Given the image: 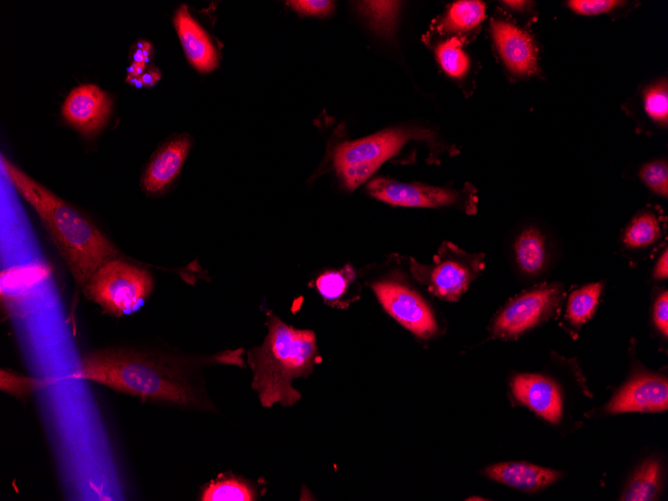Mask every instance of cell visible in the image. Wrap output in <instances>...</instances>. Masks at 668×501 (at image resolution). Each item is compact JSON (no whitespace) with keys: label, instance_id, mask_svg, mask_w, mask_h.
<instances>
[{"label":"cell","instance_id":"cell-1","mask_svg":"<svg viewBox=\"0 0 668 501\" xmlns=\"http://www.w3.org/2000/svg\"><path fill=\"white\" fill-rule=\"evenodd\" d=\"M241 362L240 350L190 357L142 347L110 346L85 352L71 377L97 383L143 401L213 410L200 368L212 363Z\"/></svg>","mask_w":668,"mask_h":501},{"label":"cell","instance_id":"cell-2","mask_svg":"<svg viewBox=\"0 0 668 501\" xmlns=\"http://www.w3.org/2000/svg\"><path fill=\"white\" fill-rule=\"evenodd\" d=\"M1 165L13 187L35 210L79 288H83L100 266L119 256L117 247L70 203L4 155Z\"/></svg>","mask_w":668,"mask_h":501},{"label":"cell","instance_id":"cell-3","mask_svg":"<svg viewBox=\"0 0 668 501\" xmlns=\"http://www.w3.org/2000/svg\"><path fill=\"white\" fill-rule=\"evenodd\" d=\"M267 327L262 345L248 352L252 388L264 407L275 403L291 406L301 397L292 380L307 376L316 361L315 334L289 326L274 314L268 315Z\"/></svg>","mask_w":668,"mask_h":501},{"label":"cell","instance_id":"cell-4","mask_svg":"<svg viewBox=\"0 0 668 501\" xmlns=\"http://www.w3.org/2000/svg\"><path fill=\"white\" fill-rule=\"evenodd\" d=\"M153 286L147 269L116 257L100 266L81 290L105 314L119 318L146 299Z\"/></svg>","mask_w":668,"mask_h":501},{"label":"cell","instance_id":"cell-5","mask_svg":"<svg viewBox=\"0 0 668 501\" xmlns=\"http://www.w3.org/2000/svg\"><path fill=\"white\" fill-rule=\"evenodd\" d=\"M431 131L395 128L337 146L334 167L348 190L364 183L385 161L396 155L410 140H430Z\"/></svg>","mask_w":668,"mask_h":501},{"label":"cell","instance_id":"cell-6","mask_svg":"<svg viewBox=\"0 0 668 501\" xmlns=\"http://www.w3.org/2000/svg\"><path fill=\"white\" fill-rule=\"evenodd\" d=\"M484 265V253H469L448 241L442 243L432 264L410 261L413 277L435 296L447 301L458 300Z\"/></svg>","mask_w":668,"mask_h":501},{"label":"cell","instance_id":"cell-7","mask_svg":"<svg viewBox=\"0 0 668 501\" xmlns=\"http://www.w3.org/2000/svg\"><path fill=\"white\" fill-rule=\"evenodd\" d=\"M563 288L548 283L525 291L510 300L497 315L492 333L503 339H515L551 318L559 307Z\"/></svg>","mask_w":668,"mask_h":501},{"label":"cell","instance_id":"cell-8","mask_svg":"<svg viewBox=\"0 0 668 501\" xmlns=\"http://www.w3.org/2000/svg\"><path fill=\"white\" fill-rule=\"evenodd\" d=\"M367 190L372 197L382 202L404 207L459 206L471 211L474 205L470 193L419 183H402L387 178L370 181Z\"/></svg>","mask_w":668,"mask_h":501},{"label":"cell","instance_id":"cell-9","mask_svg":"<svg viewBox=\"0 0 668 501\" xmlns=\"http://www.w3.org/2000/svg\"><path fill=\"white\" fill-rule=\"evenodd\" d=\"M618 245L630 262L655 256L667 245V217L663 210L653 205L639 210L621 230Z\"/></svg>","mask_w":668,"mask_h":501},{"label":"cell","instance_id":"cell-10","mask_svg":"<svg viewBox=\"0 0 668 501\" xmlns=\"http://www.w3.org/2000/svg\"><path fill=\"white\" fill-rule=\"evenodd\" d=\"M373 290L386 312L416 336L427 339L437 332L432 311L413 290L394 282L375 283Z\"/></svg>","mask_w":668,"mask_h":501},{"label":"cell","instance_id":"cell-11","mask_svg":"<svg viewBox=\"0 0 668 501\" xmlns=\"http://www.w3.org/2000/svg\"><path fill=\"white\" fill-rule=\"evenodd\" d=\"M111 97L95 84H82L67 95L63 118L84 137H93L106 125L112 112Z\"/></svg>","mask_w":668,"mask_h":501},{"label":"cell","instance_id":"cell-12","mask_svg":"<svg viewBox=\"0 0 668 501\" xmlns=\"http://www.w3.org/2000/svg\"><path fill=\"white\" fill-rule=\"evenodd\" d=\"M192 139L187 134L174 136L152 155L141 176V188L147 195L163 193L179 175Z\"/></svg>","mask_w":668,"mask_h":501},{"label":"cell","instance_id":"cell-13","mask_svg":"<svg viewBox=\"0 0 668 501\" xmlns=\"http://www.w3.org/2000/svg\"><path fill=\"white\" fill-rule=\"evenodd\" d=\"M668 408L667 379L640 375L625 385L607 406L609 413L653 412Z\"/></svg>","mask_w":668,"mask_h":501},{"label":"cell","instance_id":"cell-14","mask_svg":"<svg viewBox=\"0 0 668 501\" xmlns=\"http://www.w3.org/2000/svg\"><path fill=\"white\" fill-rule=\"evenodd\" d=\"M491 28L496 48L509 71L518 76L533 74L537 51L529 34L505 20H493Z\"/></svg>","mask_w":668,"mask_h":501},{"label":"cell","instance_id":"cell-15","mask_svg":"<svg viewBox=\"0 0 668 501\" xmlns=\"http://www.w3.org/2000/svg\"><path fill=\"white\" fill-rule=\"evenodd\" d=\"M173 24L188 62L200 73L218 67V55L207 32L191 16L185 4L175 12Z\"/></svg>","mask_w":668,"mask_h":501},{"label":"cell","instance_id":"cell-16","mask_svg":"<svg viewBox=\"0 0 668 501\" xmlns=\"http://www.w3.org/2000/svg\"><path fill=\"white\" fill-rule=\"evenodd\" d=\"M514 396L532 411L551 423H557L562 412V401L557 386L548 378L535 374H521L512 382Z\"/></svg>","mask_w":668,"mask_h":501},{"label":"cell","instance_id":"cell-17","mask_svg":"<svg viewBox=\"0 0 668 501\" xmlns=\"http://www.w3.org/2000/svg\"><path fill=\"white\" fill-rule=\"evenodd\" d=\"M513 254L519 271L525 276L536 277L549 267L554 249L548 235L540 227L529 225L516 236Z\"/></svg>","mask_w":668,"mask_h":501},{"label":"cell","instance_id":"cell-18","mask_svg":"<svg viewBox=\"0 0 668 501\" xmlns=\"http://www.w3.org/2000/svg\"><path fill=\"white\" fill-rule=\"evenodd\" d=\"M486 474L497 482L528 492L544 488L561 477L556 470L525 462L498 463L489 466Z\"/></svg>","mask_w":668,"mask_h":501},{"label":"cell","instance_id":"cell-19","mask_svg":"<svg viewBox=\"0 0 668 501\" xmlns=\"http://www.w3.org/2000/svg\"><path fill=\"white\" fill-rule=\"evenodd\" d=\"M604 288L601 281L592 282L573 290L568 296L565 319L574 328H580L595 313Z\"/></svg>","mask_w":668,"mask_h":501},{"label":"cell","instance_id":"cell-20","mask_svg":"<svg viewBox=\"0 0 668 501\" xmlns=\"http://www.w3.org/2000/svg\"><path fill=\"white\" fill-rule=\"evenodd\" d=\"M661 480L660 463L655 459L645 461L630 480L621 500H655L661 490Z\"/></svg>","mask_w":668,"mask_h":501},{"label":"cell","instance_id":"cell-21","mask_svg":"<svg viewBox=\"0 0 668 501\" xmlns=\"http://www.w3.org/2000/svg\"><path fill=\"white\" fill-rule=\"evenodd\" d=\"M486 6L482 1L462 0L453 3L443 18V32H468L476 28L485 18Z\"/></svg>","mask_w":668,"mask_h":501},{"label":"cell","instance_id":"cell-22","mask_svg":"<svg viewBox=\"0 0 668 501\" xmlns=\"http://www.w3.org/2000/svg\"><path fill=\"white\" fill-rule=\"evenodd\" d=\"M254 498V490L246 482L232 476L212 481L201 496L203 501H251Z\"/></svg>","mask_w":668,"mask_h":501},{"label":"cell","instance_id":"cell-23","mask_svg":"<svg viewBox=\"0 0 668 501\" xmlns=\"http://www.w3.org/2000/svg\"><path fill=\"white\" fill-rule=\"evenodd\" d=\"M357 6L373 29L381 34H391L398 16L399 2L360 1Z\"/></svg>","mask_w":668,"mask_h":501},{"label":"cell","instance_id":"cell-24","mask_svg":"<svg viewBox=\"0 0 668 501\" xmlns=\"http://www.w3.org/2000/svg\"><path fill=\"white\" fill-rule=\"evenodd\" d=\"M436 56L443 70L454 78L463 77L469 69V58L462 48V42L457 37H451L439 44L436 48Z\"/></svg>","mask_w":668,"mask_h":501},{"label":"cell","instance_id":"cell-25","mask_svg":"<svg viewBox=\"0 0 668 501\" xmlns=\"http://www.w3.org/2000/svg\"><path fill=\"white\" fill-rule=\"evenodd\" d=\"M354 276L353 269L347 265L341 270L320 275L316 280V287L324 299L336 301L345 294Z\"/></svg>","mask_w":668,"mask_h":501},{"label":"cell","instance_id":"cell-26","mask_svg":"<svg viewBox=\"0 0 668 501\" xmlns=\"http://www.w3.org/2000/svg\"><path fill=\"white\" fill-rule=\"evenodd\" d=\"M643 105L647 115L660 126L668 123V88L666 80L648 87L643 95Z\"/></svg>","mask_w":668,"mask_h":501},{"label":"cell","instance_id":"cell-27","mask_svg":"<svg viewBox=\"0 0 668 501\" xmlns=\"http://www.w3.org/2000/svg\"><path fill=\"white\" fill-rule=\"evenodd\" d=\"M43 385L44 383L40 379L27 377L9 369L2 368L0 370L1 391L17 399L28 398Z\"/></svg>","mask_w":668,"mask_h":501},{"label":"cell","instance_id":"cell-28","mask_svg":"<svg viewBox=\"0 0 668 501\" xmlns=\"http://www.w3.org/2000/svg\"><path fill=\"white\" fill-rule=\"evenodd\" d=\"M638 177L643 184L654 194L668 197V164L666 160L658 159L643 164Z\"/></svg>","mask_w":668,"mask_h":501},{"label":"cell","instance_id":"cell-29","mask_svg":"<svg viewBox=\"0 0 668 501\" xmlns=\"http://www.w3.org/2000/svg\"><path fill=\"white\" fill-rule=\"evenodd\" d=\"M566 3L576 14L592 16L610 12L624 2L616 0H571Z\"/></svg>","mask_w":668,"mask_h":501},{"label":"cell","instance_id":"cell-30","mask_svg":"<svg viewBox=\"0 0 668 501\" xmlns=\"http://www.w3.org/2000/svg\"><path fill=\"white\" fill-rule=\"evenodd\" d=\"M286 4L301 15L327 16L334 10L335 2L330 0H293Z\"/></svg>","mask_w":668,"mask_h":501},{"label":"cell","instance_id":"cell-31","mask_svg":"<svg viewBox=\"0 0 668 501\" xmlns=\"http://www.w3.org/2000/svg\"><path fill=\"white\" fill-rule=\"evenodd\" d=\"M652 319L656 330L664 337L668 336V292L663 290L653 304Z\"/></svg>","mask_w":668,"mask_h":501},{"label":"cell","instance_id":"cell-32","mask_svg":"<svg viewBox=\"0 0 668 501\" xmlns=\"http://www.w3.org/2000/svg\"><path fill=\"white\" fill-rule=\"evenodd\" d=\"M652 269V278L663 281L668 278V246H664L656 255Z\"/></svg>","mask_w":668,"mask_h":501},{"label":"cell","instance_id":"cell-33","mask_svg":"<svg viewBox=\"0 0 668 501\" xmlns=\"http://www.w3.org/2000/svg\"><path fill=\"white\" fill-rule=\"evenodd\" d=\"M144 86L152 87L161 78V73L157 68H151L146 73L140 76Z\"/></svg>","mask_w":668,"mask_h":501},{"label":"cell","instance_id":"cell-34","mask_svg":"<svg viewBox=\"0 0 668 501\" xmlns=\"http://www.w3.org/2000/svg\"><path fill=\"white\" fill-rule=\"evenodd\" d=\"M145 69V63L132 62L131 65L127 68V73L128 75L140 77L144 74Z\"/></svg>","mask_w":668,"mask_h":501},{"label":"cell","instance_id":"cell-35","mask_svg":"<svg viewBox=\"0 0 668 501\" xmlns=\"http://www.w3.org/2000/svg\"><path fill=\"white\" fill-rule=\"evenodd\" d=\"M126 82L129 83L130 85H133V86L137 87V88L144 87V84L141 80V77L127 75Z\"/></svg>","mask_w":668,"mask_h":501},{"label":"cell","instance_id":"cell-36","mask_svg":"<svg viewBox=\"0 0 668 501\" xmlns=\"http://www.w3.org/2000/svg\"><path fill=\"white\" fill-rule=\"evenodd\" d=\"M504 4L508 5L513 9H523L526 6L525 1H503Z\"/></svg>","mask_w":668,"mask_h":501}]
</instances>
